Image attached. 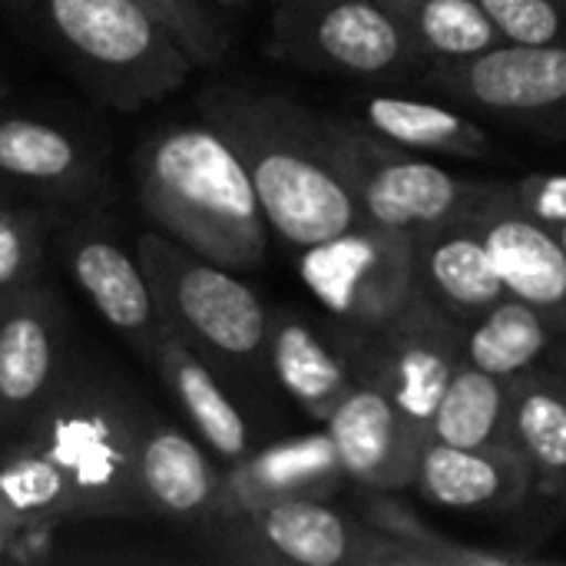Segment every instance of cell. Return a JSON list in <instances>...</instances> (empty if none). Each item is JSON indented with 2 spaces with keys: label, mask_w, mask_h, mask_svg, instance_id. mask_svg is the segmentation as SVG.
<instances>
[{
  "label": "cell",
  "mask_w": 566,
  "mask_h": 566,
  "mask_svg": "<svg viewBox=\"0 0 566 566\" xmlns=\"http://www.w3.org/2000/svg\"><path fill=\"white\" fill-rule=\"evenodd\" d=\"M328 129L368 226L418 235L454 219L478 192V182H464L421 153L385 143L358 119L328 116Z\"/></svg>",
  "instance_id": "cell-9"
},
{
  "label": "cell",
  "mask_w": 566,
  "mask_h": 566,
  "mask_svg": "<svg viewBox=\"0 0 566 566\" xmlns=\"http://www.w3.org/2000/svg\"><path fill=\"white\" fill-rule=\"evenodd\" d=\"M504 43H566V0H478Z\"/></svg>",
  "instance_id": "cell-29"
},
{
  "label": "cell",
  "mask_w": 566,
  "mask_h": 566,
  "mask_svg": "<svg viewBox=\"0 0 566 566\" xmlns=\"http://www.w3.org/2000/svg\"><path fill=\"white\" fill-rule=\"evenodd\" d=\"M216 7H239V3H245V0H212Z\"/></svg>",
  "instance_id": "cell-34"
},
{
  "label": "cell",
  "mask_w": 566,
  "mask_h": 566,
  "mask_svg": "<svg viewBox=\"0 0 566 566\" xmlns=\"http://www.w3.org/2000/svg\"><path fill=\"white\" fill-rule=\"evenodd\" d=\"M149 411L119 381L96 365L76 361L20 431L63 474L80 521H136L139 497V441Z\"/></svg>",
  "instance_id": "cell-4"
},
{
  "label": "cell",
  "mask_w": 566,
  "mask_h": 566,
  "mask_svg": "<svg viewBox=\"0 0 566 566\" xmlns=\"http://www.w3.org/2000/svg\"><path fill=\"white\" fill-rule=\"evenodd\" d=\"M302 279L352 342L391 328L421 302L415 235L368 222L302 252Z\"/></svg>",
  "instance_id": "cell-7"
},
{
  "label": "cell",
  "mask_w": 566,
  "mask_h": 566,
  "mask_svg": "<svg viewBox=\"0 0 566 566\" xmlns=\"http://www.w3.org/2000/svg\"><path fill=\"white\" fill-rule=\"evenodd\" d=\"M269 53L345 76H395L424 66L375 0H275Z\"/></svg>",
  "instance_id": "cell-10"
},
{
  "label": "cell",
  "mask_w": 566,
  "mask_h": 566,
  "mask_svg": "<svg viewBox=\"0 0 566 566\" xmlns=\"http://www.w3.org/2000/svg\"><path fill=\"white\" fill-rule=\"evenodd\" d=\"M149 365H156L189 428L212 451V458L222 461V468H232L252 454V431L242 408L226 391L219 371L186 338L163 325Z\"/></svg>",
  "instance_id": "cell-19"
},
{
  "label": "cell",
  "mask_w": 566,
  "mask_h": 566,
  "mask_svg": "<svg viewBox=\"0 0 566 566\" xmlns=\"http://www.w3.org/2000/svg\"><path fill=\"white\" fill-rule=\"evenodd\" d=\"M415 282L424 302L461 325L507 295L484 239L461 212L415 235Z\"/></svg>",
  "instance_id": "cell-17"
},
{
  "label": "cell",
  "mask_w": 566,
  "mask_h": 566,
  "mask_svg": "<svg viewBox=\"0 0 566 566\" xmlns=\"http://www.w3.org/2000/svg\"><path fill=\"white\" fill-rule=\"evenodd\" d=\"M514 196L544 222H566V176L557 172H534L511 182Z\"/></svg>",
  "instance_id": "cell-30"
},
{
  "label": "cell",
  "mask_w": 566,
  "mask_h": 566,
  "mask_svg": "<svg viewBox=\"0 0 566 566\" xmlns=\"http://www.w3.org/2000/svg\"><path fill=\"white\" fill-rule=\"evenodd\" d=\"M0 199L56 212L103 209L113 176L96 143L53 119L0 109Z\"/></svg>",
  "instance_id": "cell-11"
},
{
  "label": "cell",
  "mask_w": 566,
  "mask_h": 566,
  "mask_svg": "<svg viewBox=\"0 0 566 566\" xmlns=\"http://www.w3.org/2000/svg\"><path fill=\"white\" fill-rule=\"evenodd\" d=\"M424 83L474 116L566 139V43H497L464 60L431 63Z\"/></svg>",
  "instance_id": "cell-8"
},
{
  "label": "cell",
  "mask_w": 566,
  "mask_h": 566,
  "mask_svg": "<svg viewBox=\"0 0 566 566\" xmlns=\"http://www.w3.org/2000/svg\"><path fill=\"white\" fill-rule=\"evenodd\" d=\"M136 199L156 232L232 272L269 252V222L235 146L209 123H176L133 153Z\"/></svg>",
  "instance_id": "cell-2"
},
{
  "label": "cell",
  "mask_w": 566,
  "mask_h": 566,
  "mask_svg": "<svg viewBox=\"0 0 566 566\" xmlns=\"http://www.w3.org/2000/svg\"><path fill=\"white\" fill-rule=\"evenodd\" d=\"M269 371L282 391L315 421H328L355 385L352 365L295 312L269 315Z\"/></svg>",
  "instance_id": "cell-21"
},
{
  "label": "cell",
  "mask_w": 566,
  "mask_h": 566,
  "mask_svg": "<svg viewBox=\"0 0 566 566\" xmlns=\"http://www.w3.org/2000/svg\"><path fill=\"white\" fill-rule=\"evenodd\" d=\"M136 255L166 328L186 338L216 371H269L272 312L232 269L189 252L163 232H143Z\"/></svg>",
  "instance_id": "cell-5"
},
{
  "label": "cell",
  "mask_w": 566,
  "mask_h": 566,
  "mask_svg": "<svg viewBox=\"0 0 566 566\" xmlns=\"http://www.w3.org/2000/svg\"><path fill=\"white\" fill-rule=\"evenodd\" d=\"M202 113L242 156L265 222L285 245L308 252L365 222L328 116L239 86L209 90Z\"/></svg>",
  "instance_id": "cell-1"
},
{
  "label": "cell",
  "mask_w": 566,
  "mask_h": 566,
  "mask_svg": "<svg viewBox=\"0 0 566 566\" xmlns=\"http://www.w3.org/2000/svg\"><path fill=\"white\" fill-rule=\"evenodd\" d=\"M507 378L488 375L471 361H461L434 405L428 438L458 448L507 444Z\"/></svg>",
  "instance_id": "cell-26"
},
{
  "label": "cell",
  "mask_w": 566,
  "mask_h": 566,
  "mask_svg": "<svg viewBox=\"0 0 566 566\" xmlns=\"http://www.w3.org/2000/svg\"><path fill=\"white\" fill-rule=\"evenodd\" d=\"M7 96V80H3V73H0V99Z\"/></svg>",
  "instance_id": "cell-35"
},
{
  "label": "cell",
  "mask_w": 566,
  "mask_h": 566,
  "mask_svg": "<svg viewBox=\"0 0 566 566\" xmlns=\"http://www.w3.org/2000/svg\"><path fill=\"white\" fill-rule=\"evenodd\" d=\"M468 226L484 239L507 295L534 305L566 335V249L511 186H478L461 209Z\"/></svg>",
  "instance_id": "cell-13"
},
{
  "label": "cell",
  "mask_w": 566,
  "mask_h": 566,
  "mask_svg": "<svg viewBox=\"0 0 566 566\" xmlns=\"http://www.w3.org/2000/svg\"><path fill=\"white\" fill-rule=\"evenodd\" d=\"M544 361H547V368H554V371L564 378L566 385V335H557V338H554V345L547 348Z\"/></svg>",
  "instance_id": "cell-32"
},
{
  "label": "cell",
  "mask_w": 566,
  "mask_h": 566,
  "mask_svg": "<svg viewBox=\"0 0 566 566\" xmlns=\"http://www.w3.org/2000/svg\"><path fill=\"white\" fill-rule=\"evenodd\" d=\"M66 212L33 202L0 199V295L40 279L46 249Z\"/></svg>",
  "instance_id": "cell-27"
},
{
  "label": "cell",
  "mask_w": 566,
  "mask_h": 566,
  "mask_svg": "<svg viewBox=\"0 0 566 566\" xmlns=\"http://www.w3.org/2000/svg\"><path fill=\"white\" fill-rule=\"evenodd\" d=\"M139 497L146 517L199 531L219 511L222 468L202 441L149 415L139 441Z\"/></svg>",
  "instance_id": "cell-16"
},
{
  "label": "cell",
  "mask_w": 566,
  "mask_h": 566,
  "mask_svg": "<svg viewBox=\"0 0 566 566\" xmlns=\"http://www.w3.org/2000/svg\"><path fill=\"white\" fill-rule=\"evenodd\" d=\"M507 444H514L551 484L566 488V385L554 368H527L507 378Z\"/></svg>",
  "instance_id": "cell-23"
},
{
  "label": "cell",
  "mask_w": 566,
  "mask_h": 566,
  "mask_svg": "<svg viewBox=\"0 0 566 566\" xmlns=\"http://www.w3.org/2000/svg\"><path fill=\"white\" fill-rule=\"evenodd\" d=\"M531 478L534 468L514 444L458 448L428 438L411 484L448 511H504L521 504Z\"/></svg>",
  "instance_id": "cell-18"
},
{
  "label": "cell",
  "mask_w": 566,
  "mask_h": 566,
  "mask_svg": "<svg viewBox=\"0 0 566 566\" xmlns=\"http://www.w3.org/2000/svg\"><path fill=\"white\" fill-rule=\"evenodd\" d=\"M342 474L368 491H398L415 481L428 428L371 381H355L325 421Z\"/></svg>",
  "instance_id": "cell-15"
},
{
  "label": "cell",
  "mask_w": 566,
  "mask_h": 566,
  "mask_svg": "<svg viewBox=\"0 0 566 566\" xmlns=\"http://www.w3.org/2000/svg\"><path fill=\"white\" fill-rule=\"evenodd\" d=\"M557 332L534 305L504 295L494 308L464 325V358L497 378H517L544 361Z\"/></svg>",
  "instance_id": "cell-25"
},
{
  "label": "cell",
  "mask_w": 566,
  "mask_h": 566,
  "mask_svg": "<svg viewBox=\"0 0 566 566\" xmlns=\"http://www.w3.org/2000/svg\"><path fill=\"white\" fill-rule=\"evenodd\" d=\"M73 365L70 315L43 282L0 295V444L20 434Z\"/></svg>",
  "instance_id": "cell-12"
},
{
  "label": "cell",
  "mask_w": 566,
  "mask_h": 566,
  "mask_svg": "<svg viewBox=\"0 0 566 566\" xmlns=\"http://www.w3.org/2000/svg\"><path fill=\"white\" fill-rule=\"evenodd\" d=\"M33 534H36V531H27L23 524H17L13 517H7V514L0 511V564H3V560H20V557H27L23 541L33 537Z\"/></svg>",
  "instance_id": "cell-31"
},
{
  "label": "cell",
  "mask_w": 566,
  "mask_h": 566,
  "mask_svg": "<svg viewBox=\"0 0 566 566\" xmlns=\"http://www.w3.org/2000/svg\"><path fill=\"white\" fill-rule=\"evenodd\" d=\"M179 40L196 66H212L229 50V27L212 0H139Z\"/></svg>",
  "instance_id": "cell-28"
},
{
  "label": "cell",
  "mask_w": 566,
  "mask_h": 566,
  "mask_svg": "<svg viewBox=\"0 0 566 566\" xmlns=\"http://www.w3.org/2000/svg\"><path fill=\"white\" fill-rule=\"evenodd\" d=\"M358 123L411 153H438L454 159H484L491 156V136L474 123V113L454 103H431L415 96L375 93L361 99Z\"/></svg>",
  "instance_id": "cell-22"
},
{
  "label": "cell",
  "mask_w": 566,
  "mask_h": 566,
  "mask_svg": "<svg viewBox=\"0 0 566 566\" xmlns=\"http://www.w3.org/2000/svg\"><path fill=\"white\" fill-rule=\"evenodd\" d=\"M209 560L249 566L424 564L405 541L348 521L318 497H282L265 507L219 517L199 527Z\"/></svg>",
  "instance_id": "cell-6"
},
{
  "label": "cell",
  "mask_w": 566,
  "mask_h": 566,
  "mask_svg": "<svg viewBox=\"0 0 566 566\" xmlns=\"http://www.w3.org/2000/svg\"><path fill=\"white\" fill-rule=\"evenodd\" d=\"M56 242L63 249V262L70 279L99 312V318L136 348L139 358H153L163 318L153 298V285L139 265L136 249L126 252L103 219V209L66 212Z\"/></svg>",
  "instance_id": "cell-14"
},
{
  "label": "cell",
  "mask_w": 566,
  "mask_h": 566,
  "mask_svg": "<svg viewBox=\"0 0 566 566\" xmlns=\"http://www.w3.org/2000/svg\"><path fill=\"white\" fill-rule=\"evenodd\" d=\"M335 474H342V464L328 434L252 451L245 461L222 468V497L212 521L235 517L282 497H318Z\"/></svg>",
  "instance_id": "cell-20"
},
{
  "label": "cell",
  "mask_w": 566,
  "mask_h": 566,
  "mask_svg": "<svg viewBox=\"0 0 566 566\" xmlns=\"http://www.w3.org/2000/svg\"><path fill=\"white\" fill-rule=\"evenodd\" d=\"M424 66L484 53L504 36L478 0H375Z\"/></svg>",
  "instance_id": "cell-24"
},
{
  "label": "cell",
  "mask_w": 566,
  "mask_h": 566,
  "mask_svg": "<svg viewBox=\"0 0 566 566\" xmlns=\"http://www.w3.org/2000/svg\"><path fill=\"white\" fill-rule=\"evenodd\" d=\"M547 226H551V232H554V235L560 239V245L566 249V222H547Z\"/></svg>",
  "instance_id": "cell-33"
},
{
  "label": "cell",
  "mask_w": 566,
  "mask_h": 566,
  "mask_svg": "<svg viewBox=\"0 0 566 566\" xmlns=\"http://www.w3.org/2000/svg\"><path fill=\"white\" fill-rule=\"evenodd\" d=\"M0 10L93 99L119 113L166 99L196 70L139 0H0Z\"/></svg>",
  "instance_id": "cell-3"
}]
</instances>
